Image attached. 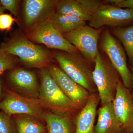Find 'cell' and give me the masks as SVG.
I'll use <instances>...</instances> for the list:
<instances>
[{
	"label": "cell",
	"instance_id": "1",
	"mask_svg": "<svg viewBox=\"0 0 133 133\" xmlns=\"http://www.w3.org/2000/svg\"><path fill=\"white\" fill-rule=\"evenodd\" d=\"M0 49L9 55L17 56L29 67L43 69L52 60V56L48 50L33 43L21 34H16L2 43Z\"/></svg>",
	"mask_w": 133,
	"mask_h": 133
},
{
	"label": "cell",
	"instance_id": "2",
	"mask_svg": "<svg viewBox=\"0 0 133 133\" xmlns=\"http://www.w3.org/2000/svg\"><path fill=\"white\" fill-rule=\"evenodd\" d=\"M40 76L41 84L38 98L44 108L61 115H68L77 109L59 88L48 69H41Z\"/></svg>",
	"mask_w": 133,
	"mask_h": 133
},
{
	"label": "cell",
	"instance_id": "3",
	"mask_svg": "<svg viewBox=\"0 0 133 133\" xmlns=\"http://www.w3.org/2000/svg\"><path fill=\"white\" fill-rule=\"evenodd\" d=\"M93 79L98 92L101 106L112 102L121 77L108 58L98 51L95 57Z\"/></svg>",
	"mask_w": 133,
	"mask_h": 133
},
{
	"label": "cell",
	"instance_id": "4",
	"mask_svg": "<svg viewBox=\"0 0 133 133\" xmlns=\"http://www.w3.org/2000/svg\"><path fill=\"white\" fill-rule=\"evenodd\" d=\"M54 57L60 68L77 83L89 92H95L97 88L93 79L90 64L78 52H55Z\"/></svg>",
	"mask_w": 133,
	"mask_h": 133
},
{
	"label": "cell",
	"instance_id": "5",
	"mask_svg": "<svg viewBox=\"0 0 133 133\" xmlns=\"http://www.w3.org/2000/svg\"><path fill=\"white\" fill-rule=\"evenodd\" d=\"M100 47L119 72L123 84L131 90L132 74L127 63L126 52L119 42L108 30H105L102 33Z\"/></svg>",
	"mask_w": 133,
	"mask_h": 133
},
{
	"label": "cell",
	"instance_id": "6",
	"mask_svg": "<svg viewBox=\"0 0 133 133\" xmlns=\"http://www.w3.org/2000/svg\"><path fill=\"white\" fill-rule=\"evenodd\" d=\"M29 40L48 48L68 52H78L74 45L52 26L50 19L39 23L29 29L25 36Z\"/></svg>",
	"mask_w": 133,
	"mask_h": 133
},
{
	"label": "cell",
	"instance_id": "7",
	"mask_svg": "<svg viewBox=\"0 0 133 133\" xmlns=\"http://www.w3.org/2000/svg\"><path fill=\"white\" fill-rule=\"evenodd\" d=\"M100 29L84 25L69 33L62 34L66 41L77 48L90 63H94L98 50Z\"/></svg>",
	"mask_w": 133,
	"mask_h": 133
},
{
	"label": "cell",
	"instance_id": "8",
	"mask_svg": "<svg viewBox=\"0 0 133 133\" xmlns=\"http://www.w3.org/2000/svg\"><path fill=\"white\" fill-rule=\"evenodd\" d=\"M44 109L38 98H30L12 91L8 92L5 99L0 102V109L9 116L25 115L42 121H43Z\"/></svg>",
	"mask_w": 133,
	"mask_h": 133
},
{
	"label": "cell",
	"instance_id": "9",
	"mask_svg": "<svg viewBox=\"0 0 133 133\" xmlns=\"http://www.w3.org/2000/svg\"><path fill=\"white\" fill-rule=\"evenodd\" d=\"M90 26L100 29L104 26L113 28L122 27L133 23V11L123 9L109 4H102L95 10L89 22Z\"/></svg>",
	"mask_w": 133,
	"mask_h": 133
},
{
	"label": "cell",
	"instance_id": "10",
	"mask_svg": "<svg viewBox=\"0 0 133 133\" xmlns=\"http://www.w3.org/2000/svg\"><path fill=\"white\" fill-rule=\"evenodd\" d=\"M50 74L66 97L77 109H81L86 104L90 92L72 79L61 68L52 65L48 69Z\"/></svg>",
	"mask_w": 133,
	"mask_h": 133
},
{
	"label": "cell",
	"instance_id": "11",
	"mask_svg": "<svg viewBox=\"0 0 133 133\" xmlns=\"http://www.w3.org/2000/svg\"><path fill=\"white\" fill-rule=\"evenodd\" d=\"M58 0H25L23 2L24 26L29 29L37 24L51 19L56 13Z\"/></svg>",
	"mask_w": 133,
	"mask_h": 133
},
{
	"label": "cell",
	"instance_id": "12",
	"mask_svg": "<svg viewBox=\"0 0 133 133\" xmlns=\"http://www.w3.org/2000/svg\"><path fill=\"white\" fill-rule=\"evenodd\" d=\"M129 90L120 81L112 103L115 113L124 131L133 133V99Z\"/></svg>",
	"mask_w": 133,
	"mask_h": 133
},
{
	"label": "cell",
	"instance_id": "13",
	"mask_svg": "<svg viewBox=\"0 0 133 133\" xmlns=\"http://www.w3.org/2000/svg\"><path fill=\"white\" fill-rule=\"evenodd\" d=\"M102 4L103 1L100 0H61L58 1L56 12L89 22L95 10Z\"/></svg>",
	"mask_w": 133,
	"mask_h": 133
},
{
	"label": "cell",
	"instance_id": "14",
	"mask_svg": "<svg viewBox=\"0 0 133 133\" xmlns=\"http://www.w3.org/2000/svg\"><path fill=\"white\" fill-rule=\"evenodd\" d=\"M9 79L14 87L23 96L38 98L39 88L34 72L24 69H15L10 74Z\"/></svg>",
	"mask_w": 133,
	"mask_h": 133
},
{
	"label": "cell",
	"instance_id": "15",
	"mask_svg": "<svg viewBox=\"0 0 133 133\" xmlns=\"http://www.w3.org/2000/svg\"><path fill=\"white\" fill-rule=\"evenodd\" d=\"M99 99L95 94H90L86 104L76 116L75 133H95L94 123Z\"/></svg>",
	"mask_w": 133,
	"mask_h": 133
},
{
	"label": "cell",
	"instance_id": "16",
	"mask_svg": "<svg viewBox=\"0 0 133 133\" xmlns=\"http://www.w3.org/2000/svg\"><path fill=\"white\" fill-rule=\"evenodd\" d=\"M95 133H122L125 132L117 118L112 102L102 105L98 110Z\"/></svg>",
	"mask_w": 133,
	"mask_h": 133
},
{
	"label": "cell",
	"instance_id": "17",
	"mask_svg": "<svg viewBox=\"0 0 133 133\" xmlns=\"http://www.w3.org/2000/svg\"><path fill=\"white\" fill-rule=\"evenodd\" d=\"M43 120L46 123L48 133H72V124L68 115L44 111Z\"/></svg>",
	"mask_w": 133,
	"mask_h": 133
},
{
	"label": "cell",
	"instance_id": "18",
	"mask_svg": "<svg viewBox=\"0 0 133 133\" xmlns=\"http://www.w3.org/2000/svg\"><path fill=\"white\" fill-rule=\"evenodd\" d=\"M52 26L62 34L69 33L86 25V22L76 17L55 13L50 19Z\"/></svg>",
	"mask_w": 133,
	"mask_h": 133
},
{
	"label": "cell",
	"instance_id": "19",
	"mask_svg": "<svg viewBox=\"0 0 133 133\" xmlns=\"http://www.w3.org/2000/svg\"><path fill=\"white\" fill-rule=\"evenodd\" d=\"M17 133H45L47 128L42 121L33 116L15 115Z\"/></svg>",
	"mask_w": 133,
	"mask_h": 133
},
{
	"label": "cell",
	"instance_id": "20",
	"mask_svg": "<svg viewBox=\"0 0 133 133\" xmlns=\"http://www.w3.org/2000/svg\"><path fill=\"white\" fill-rule=\"evenodd\" d=\"M112 31L124 46L129 63L133 66V24L127 28H115Z\"/></svg>",
	"mask_w": 133,
	"mask_h": 133
},
{
	"label": "cell",
	"instance_id": "21",
	"mask_svg": "<svg viewBox=\"0 0 133 133\" xmlns=\"http://www.w3.org/2000/svg\"><path fill=\"white\" fill-rule=\"evenodd\" d=\"M16 62L14 56L8 54L0 49V75L7 70L12 69Z\"/></svg>",
	"mask_w": 133,
	"mask_h": 133
},
{
	"label": "cell",
	"instance_id": "22",
	"mask_svg": "<svg viewBox=\"0 0 133 133\" xmlns=\"http://www.w3.org/2000/svg\"><path fill=\"white\" fill-rule=\"evenodd\" d=\"M10 116L5 113L0 112V133H16Z\"/></svg>",
	"mask_w": 133,
	"mask_h": 133
},
{
	"label": "cell",
	"instance_id": "23",
	"mask_svg": "<svg viewBox=\"0 0 133 133\" xmlns=\"http://www.w3.org/2000/svg\"><path fill=\"white\" fill-rule=\"evenodd\" d=\"M2 6L5 9L9 10L15 16L19 15L20 1L18 0H1Z\"/></svg>",
	"mask_w": 133,
	"mask_h": 133
},
{
	"label": "cell",
	"instance_id": "24",
	"mask_svg": "<svg viewBox=\"0 0 133 133\" xmlns=\"http://www.w3.org/2000/svg\"><path fill=\"white\" fill-rule=\"evenodd\" d=\"M15 19L10 15H0V30L8 31L11 28Z\"/></svg>",
	"mask_w": 133,
	"mask_h": 133
},
{
	"label": "cell",
	"instance_id": "25",
	"mask_svg": "<svg viewBox=\"0 0 133 133\" xmlns=\"http://www.w3.org/2000/svg\"><path fill=\"white\" fill-rule=\"evenodd\" d=\"M106 2L121 8L129 9L133 11V0H107Z\"/></svg>",
	"mask_w": 133,
	"mask_h": 133
},
{
	"label": "cell",
	"instance_id": "26",
	"mask_svg": "<svg viewBox=\"0 0 133 133\" xmlns=\"http://www.w3.org/2000/svg\"><path fill=\"white\" fill-rule=\"evenodd\" d=\"M129 69H131V74H132V88H133V66H129ZM133 99V96H132Z\"/></svg>",
	"mask_w": 133,
	"mask_h": 133
},
{
	"label": "cell",
	"instance_id": "27",
	"mask_svg": "<svg viewBox=\"0 0 133 133\" xmlns=\"http://www.w3.org/2000/svg\"><path fill=\"white\" fill-rule=\"evenodd\" d=\"M5 9L3 7H0V15L3 14V12L5 11Z\"/></svg>",
	"mask_w": 133,
	"mask_h": 133
},
{
	"label": "cell",
	"instance_id": "28",
	"mask_svg": "<svg viewBox=\"0 0 133 133\" xmlns=\"http://www.w3.org/2000/svg\"><path fill=\"white\" fill-rule=\"evenodd\" d=\"M2 91V85L1 81L0 80V95L1 94Z\"/></svg>",
	"mask_w": 133,
	"mask_h": 133
},
{
	"label": "cell",
	"instance_id": "29",
	"mask_svg": "<svg viewBox=\"0 0 133 133\" xmlns=\"http://www.w3.org/2000/svg\"><path fill=\"white\" fill-rule=\"evenodd\" d=\"M1 3V1H0V7L2 6Z\"/></svg>",
	"mask_w": 133,
	"mask_h": 133
},
{
	"label": "cell",
	"instance_id": "30",
	"mask_svg": "<svg viewBox=\"0 0 133 133\" xmlns=\"http://www.w3.org/2000/svg\"><path fill=\"white\" fill-rule=\"evenodd\" d=\"M122 133H129V132H122Z\"/></svg>",
	"mask_w": 133,
	"mask_h": 133
}]
</instances>
